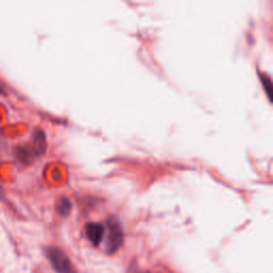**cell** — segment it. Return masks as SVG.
<instances>
[{
	"mask_svg": "<svg viewBox=\"0 0 273 273\" xmlns=\"http://www.w3.org/2000/svg\"><path fill=\"white\" fill-rule=\"evenodd\" d=\"M124 233L120 221L114 217L107 221V248L109 253H113L123 244Z\"/></svg>",
	"mask_w": 273,
	"mask_h": 273,
	"instance_id": "6da1fadb",
	"label": "cell"
},
{
	"mask_svg": "<svg viewBox=\"0 0 273 273\" xmlns=\"http://www.w3.org/2000/svg\"><path fill=\"white\" fill-rule=\"evenodd\" d=\"M53 269L59 273H75L74 267L66 254L58 248H48L46 251Z\"/></svg>",
	"mask_w": 273,
	"mask_h": 273,
	"instance_id": "7a4b0ae2",
	"label": "cell"
},
{
	"mask_svg": "<svg viewBox=\"0 0 273 273\" xmlns=\"http://www.w3.org/2000/svg\"><path fill=\"white\" fill-rule=\"evenodd\" d=\"M85 233L89 240L94 246H98L105 234V226L100 223H89L85 226Z\"/></svg>",
	"mask_w": 273,
	"mask_h": 273,
	"instance_id": "3957f363",
	"label": "cell"
},
{
	"mask_svg": "<svg viewBox=\"0 0 273 273\" xmlns=\"http://www.w3.org/2000/svg\"><path fill=\"white\" fill-rule=\"evenodd\" d=\"M28 147L30 149L31 153L33 154L34 157H37V156H41L44 154L46 150V138L42 130H36L34 132L32 143Z\"/></svg>",
	"mask_w": 273,
	"mask_h": 273,
	"instance_id": "277c9868",
	"label": "cell"
},
{
	"mask_svg": "<svg viewBox=\"0 0 273 273\" xmlns=\"http://www.w3.org/2000/svg\"><path fill=\"white\" fill-rule=\"evenodd\" d=\"M57 210L61 216H63V217L68 216L72 210L71 201L66 198H61L57 203Z\"/></svg>",
	"mask_w": 273,
	"mask_h": 273,
	"instance_id": "5b68a950",
	"label": "cell"
},
{
	"mask_svg": "<svg viewBox=\"0 0 273 273\" xmlns=\"http://www.w3.org/2000/svg\"><path fill=\"white\" fill-rule=\"evenodd\" d=\"M261 78H262V81H263V84H264V89L266 90L267 95L270 98V95H271V80H270V78L267 75H262Z\"/></svg>",
	"mask_w": 273,
	"mask_h": 273,
	"instance_id": "8992f818",
	"label": "cell"
}]
</instances>
